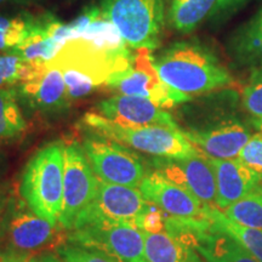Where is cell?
Here are the masks:
<instances>
[{
  "label": "cell",
  "mask_w": 262,
  "mask_h": 262,
  "mask_svg": "<svg viewBox=\"0 0 262 262\" xmlns=\"http://www.w3.org/2000/svg\"><path fill=\"white\" fill-rule=\"evenodd\" d=\"M40 62H28L10 54H0V88L16 86L34 74Z\"/></svg>",
  "instance_id": "obj_26"
},
{
  "label": "cell",
  "mask_w": 262,
  "mask_h": 262,
  "mask_svg": "<svg viewBox=\"0 0 262 262\" xmlns=\"http://www.w3.org/2000/svg\"><path fill=\"white\" fill-rule=\"evenodd\" d=\"M15 88L18 98L44 114L64 112L72 101L61 71L49 61L40 62L34 74Z\"/></svg>",
  "instance_id": "obj_11"
},
{
  "label": "cell",
  "mask_w": 262,
  "mask_h": 262,
  "mask_svg": "<svg viewBox=\"0 0 262 262\" xmlns=\"http://www.w3.org/2000/svg\"><path fill=\"white\" fill-rule=\"evenodd\" d=\"M52 18V16L48 15L35 17L34 24L21 44L8 54L33 63L50 61L62 47L51 32Z\"/></svg>",
  "instance_id": "obj_18"
},
{
  "label": "cell",
  "mask_w": 262,
  "mask_h": 262,
  "mask_svg": "<svg viewBox=\"0 0 262 262\" xmlns=\"http://www.w3.org/2000/svg\"><path fill=\"white\" fill-rule=\"evenodd\" d=\"M147 205L148 202L139 188L98 180L96 198L81 212L73 229L98 224L126 225L139 228V220Z\"/></svg>",
  "instance_id": "obj_9"
},
{
  "label": "cell",
  "mask_w": 262,
  "mask_h": 262,
  "mask_svg": "<svg viewBox=\"0 0 262 262\" xmlns=\"http://www.w3.org/2000/svg\"><path fill=\"white\" fill-rule=\"evenodd\" d=\"M100 9L131 50L158 48L165 21V0H100Z\"/></svg>",
  "instance_id": "obj_5"
},
{
  "label": "cell",
  "mask_w": 262,
  "mask_h": 262,
  "mask_svg": "<svg viewBox=\"0 0 262 262\" xmlns=\"http://www.w3.org/2000/svg\"><path fill=\"white\" fill-rule=\"evenodd\" d=\"M155 170L170 181L192 193L206 206L216 204V179L208 157L198 155L183 159L157 158Z\"/></svg>",
  "instance_id": "obj_12"
},
{
  "label": "cell",
  "mask_w": 262,
  "mask_h": 262,
  "mask_svg": "<svg viewBox=\"0 0 262 262\" xmlns=\"http://www.w3.org/2000/svg\"><path fill=\"white\" fill-rule=\"evenodd\" d=\"M2 209H3V203H2V198H0V214H2Z\"/></svg>",
  "instance_id": "obj_36"
},
{
  "label": "cell",
  "mask_w": 262,
  "mask_h": 262,
  "mask_svg": "<svg viewBox=\"0 0 262 262\" xmlns=\"http://www.w3.org/2000/svg\"><path fill=\"white\" fill-rule=\"evenodd\" d=\"M100 116L122 126H170L179 127L171 114L149 100L118 94L97 103Z\"/></svg>",
  "instance_id": "obj_13"
},
{
  "label": "cell",
  "mask_w": 262,
  "mask_h": 262,
  "mask_svg": "<svg viewBox=\"0 0 262 262\" xmlns=\"http://www.w3.org/2000/svg\"><path fill=\"white\" fill-rule=\"evenodd\" d=\"M34 2V0H0V4H4V3H19V4H25V3Z\"/></svg>",
  "instance_id": "obj_35"
},
{
  "label": "cell",
  "mask_w": 262,
  "mask_h": 262,
  "mask_svg": "<svg viewBox=\"0 0 262 262\" xmlns=\"http://www.w3.org/2000/svg\"><path fill=\"white\" fill-rule=\"evenodd\" d=\"M253 126L258 131V133L262 134V119H254Z\"/></svg>",
  "instance_id": "obj_34"
},
{
  "label": "cell",
  "mask_w": 262,
  "mask_h": 262,
  "mask_svg": "<svg viewBox=\"0 0 262 262\" xmlns=\"http://www.w3.org/2000/svg\"><path fill=\"white\" fill-rule=\"evenodd\" d=\"M245 2H247V0H222L221 10L235 9V8H238L239 5L244 4Z\"/></svg>",
  "instance_id": "obj_32"
},
{
  "label": "cell",
  "mask_w": 262,
  "mask_h": 262,
  "mask_svg": "<svg viewBox=\"0 0 262 262\" xmlns=\"http://www.w3.org/2000/svg\"><path fill=\"white\" fill-rule=\"evenodd\" d=\"M222 0H172L168 18L173 29L189 33L215 12L220 11Z\"/></svg>",
  "instance_id": "obj_19"
},
{
  "label": "cell",
  "mask_w": 262,
  "mask_h": 262,
  "mask_svg": "<svg viewBox=\"0 0 262 262\" xmlns=\"http://www.w3.org/2000/svg\"><path fill=\"white\" fill-rule=\"evenodd\" d=\"M242 104L254 119H262V68H255L251 72L242 91Z\"/></svg>",
  "instance_id": "obj_27"
},
{
  "label": "cell",
  "mask_w": 262,
  "mask_h": 262,
  "mask_svg": "<svg viewBox=\"0 0 262 262\" xmlns=\"http://www.w3.org/2000/svg\"><path fill=\"white\" fill-rule=\"evenodd\" d=\"M108 89L127 96L142 97L162 108H171L187 102L191 97L164 83L156 67V58L149 50H135L130 64L111 75Z\"/></svg>",
  "instance_id": "obj_6"
},
{
  "label": "cell",
  "mask_w": 262,
  "mask_h": 262,
  "mask_svg": "<svg viewBox=\"0 0 262 262\" xmlns=\"http://www.w3.org/2000/svg\"><path fill=\"white\" fill-rule=\"evenodd\" d=\"M83 122L95 134L156 158L183 159L202 155L180 127L122 126L94 112L85 114Z\"/></svg>",
  "instance_id": "obj_4"
},
{
  "label": "cell",
  "mask_w": 262,
  "mask_h": 262,
  "mask_svg": "<svg viewBox=\"0 0 262 262\" xmlns=\"http://www.w3.org/2000/svg\"><path fill=\"white\" fill-rule=\"evenodd\" d=\"M164 83L189 97L224 89L232 84L231 74L212 52L192 41H179L156 58Z\"/></svg>",
  "instance_id": "obj_2"
},
{
  "label": "cell",
  "mask_w": 262,
  "mask_h": 262,
  "mask_svg": "<svg viewBox=\"0 0 262 262\" xmlns=\"http://www.w3.org/2000/svg\"><path fill=\"white\" fill-rule=\"evenodd\" d=\"M238 159L262 176V134L257 133L249 139Z\"/></svg>",
  "instance_id": "obj_29"
},
{
  "label": "cell",
  "mask_w": 262,
  "mask_h": 262,
  "mask_svg": "<svg viewBox=\"0 0 262 262\" xmlns=\"http://www.w3.org/2000/svg\"><path fill=\"white\" fill-rule=\"evenodd\" d=\"M26 126L27 123L19 107L16 88H0V142L16 139Z\"/></svg>",
  "instance_id": "obj_23"
},
{
  "label": "cell",
  "mask_w": 262,
  "mask_h": 262,
  "mask_svg": "<svg viewBox=\"0 0 262 262\" xmlns=\"http://www.w3.org/2000/svg\"><path fill=\"white\" fill-rule=\"evenodd\" d=\"M60 225L45 220L31 209H16L8 222V238L14 251L35 253L49 245L61 244Z\"/></svg>",
  "instance_id": "obj_15"
},
{
  "label": "cell",
  "mask_w": 262,
  "mask_h": 262,
  "mask_svg": "<svg viewBox=\"0 0 262 262\" xmlns=\"http://www.w3.org/2000/svg\"><path fill=\"white\" fill-rule=\"evenodd\" d=\"M183 135L202 155L215 159H235L251 135L238 120H226L202 130H185Z\"/></svg>",
  "instance_id": "obj_16"
},
{
  "label": "cell",
  "mask_w": 262,
  "mask_h": 262,
  "mask_svg": "<svg viewBox=\"0 0 262 262\" xmlns=\"http://www.w3.org/2000/svg\"><path fill=\"white\" fill-rule=\"evenodd\" d=\"M57 253L64 262H118L101 251L71 243L62 244Z\"/></svg>",
  "instance_id": "obj_28"
},
{
  "label": "cell",
  "mask_w": 262,
  "mask_h": 262,
  "mask_svg": "<svg viewBox=\"0 0 262 262\" xmlns=\"http://www.w3.org/2000/svg\"><path fill=\"white\" fill-rule=\"evenodd\" d=\"M222 211L229 220L239 225L262 229V186Z\"/></svg>",
  "instance_id": "obj_24"
},
{
  "label": "cell",
  "mask_w": 262,
  "mask_h": 262,
  "mask_svg": "<svg viewBox=\"0 0 262 262\" xmlns=\"http://www.w3.org/2000/svg\"><path fill=\"white\" fill-rule=\"evenodd\" d=\"M81 146L101 181L139 188L146 178L143 160L129 147L95 133L85 137Z\"/></svg>",
  "instance_id": "obj_7"
},
{
  "label": "cell",
  "mask_w": 262,
  "mask_h": 262,
  "mask_svg": "<svg viewBox=\"0 0 262 262\" xmlns=\"http://www.w3.org/2000/svg\"><path fill=\"white\" fill-rule=\"evenodd\" d=\"M133 56L129 48L106 50L88 39L73 38L49 62L61 71L71 100H77L106 86L111 75L125 70Z\"/></svg>",
  "instance_id": "obj_1"
},
{
  "label": "cell",
  "mask_w": 262,
  "mask_h": 262,
  "mask_svg": "<svg viewBox=\"0 0 262 262\" xmlns=\"http://www.w3.org/2000/svg\"><path fill=\"white\" fill-rule=\"evenodd\" d=\"M216 179V204L220 210L241 201L245 195L260 186L262 176L248 168L238 158L215 159L209 158Z\"/></svg>",
  "instance_id": "obj_17"
},
{
  "label": "cell",
  "mask_w": 262,
  "mask_h": 262,
  "mask_svg": "<svg viewBox=\"0 0 262 262\" xmlns=\"http://www.w3.org/2000/svg\"><path fill=\"white\" fill-rule=\"evenodd\" d=\"M19 191L34 214L58 225L63 201V143H49L28 160Z\"/></svg>",
  "instance_id": "obj_3"
},
{
  "label": "cell",
  "mask_w": 262,
  "mask_h": 262,
  "mask_svg": "<svg viewBox=\"0 0 262 262\" xmlns=\"http://www.w3.org/2000/svg\"><path fill=\"white\" fill-rule=\"evenodd\" d=\"M231 50L239 63L262 68V8L234 35Z\"/></svg>",
  "instance_id": "obj_20"
},
{
  "label": "cell",
  "mask_w": 262,
  "mask_h": 262,
  "mask_svg": "<svg viewBox=\"0 0 262 262\" xmlns=\"http://www.w3.org/2000/svg\"><path fill=\"white\" fill-rule=\"evenodd\" d=\"M28 262H64L62 258H58L54 255H41V256L34 257L32 260H29Z\"/></svg>",
  "instance_id": "obj_31"
},
{
  "label": "cell",
  "mask_w": 262,
  "mask_h": 262,
  "mask_svg": "<svg viewBox=\"0 0 262 262\" xmlns=\"http://www.w3.org/2000/svg\"><path fill=\"white\" fill-rule=\"evenodd\" d=\"M189 262H208L206 260H204L201 255H199L194 249L192 248V253H191V257H189Z\"/></svg>",
  "instance_id": "obj_33"
},
{
  "label": "cell",
  "mask_w": 262,
  "mask_h": 262,
  "mask_svg": "<svg viewBox=\"0 0 262 262\" xmlns=\"http://www.w3.org/2000/svg\"><path fill=\"white\" fill-rule=\"evenodd\" d=\"M139 189L147 202L175 217H205L210 208L157 170L147 173Z\"/></svg>",
  "instance_id": "obj_14"
},
{
  "label": "cell",
  "mask_w": 262,
  "mask_h": 262,
  "mask_svg": "<svg viewBox=\"0 0 262 262\" xmlns=\"http://www.w3.org/2000/svg\"><path fill=\"white\" fill-rule=\"evenodd\" d=\"M35 16L19 14L17 16L0 15V51L8 54L18 47L34 24Z\"/></svg>",
  "instance_id": "obj_25"
},
{
  "label": "cell",
  "mask_w": 262,
  "mask_h": 262,
  "mask_svg": "<svg viewBox=\"0 0 262 262\" xmlns=\"http://www.w3.org/2000/svg\"><path fill=\"white\" fill-rule=\"evenodd\" d=\"M68 241L71 244L101 251L118 262H147L143 233L134 226H83L73 229Z\"/></svg>",
  "instance_id": "obj_10"
},
{
  "label": "cell",
  "mask_w": 262,
  "mask_h": 262,
  "mask_svg": "<svg viewBox=\"0 0 262 262\" xmlns=\"http://www.w3.org/2000/svg\"><path fill=\"white\" fill-rule=\"evenodd\" d=\"M208 217L216 228L231 235L239 244L243 245L249 253L253 254L258 261L262 262V229L247 227L229 220L224 211L216 206L209 208Z\"/></svg>",
  "instance_id": "obj_22"
},
{
  "label": "cell",
  "mask_w": 262,
  "mask_h": 262,
  "mask_svg": "<svg viewBox=\"0 0 262 262\" xmlns=\"http://www.w3.org/2000/svg\"><path fill=\"white\" fill-rule=\"evenodd\" d=\"M98 179L77 141L63 143V201L58 225L72 231L79 216L96 198Z\"/></svg>",
  "instance_id": "obj_8"
},
{
  "label": "cell",
  "mask_w": 262,
  "mask_h": 262,
  "mask_svg": "<svg viewBox=\"0 0 262 262\" xmlns=\"http://www.w3.org/2000/svg\"><path fill=\"white\" fill-rule=\"evenodd\" d=\"M142 233L147 262H189L192 248L170 235L166 231Z\"/></svg>",
  "instance_id": "obj_21"
},
{
  "label": "cell",
  "mask_w": 262,
  "mask_h": 262,
  "mask_svg": "<svg viewBox=\"0 0 262 262\" xmlns=\"http://www.w3.org/2000/svg\"><path fill=\"white\" fill-rule=\"evenodd\" d=\"M166 216L158 206L148 202L146 210L139 220V228L147 233H159L165 231Z\"/></svg>",
  "instance_id": "obj_30"
}]
</instances>
